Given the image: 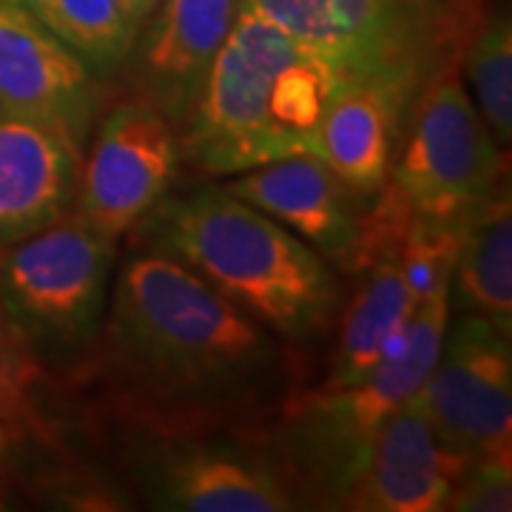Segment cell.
I'll use <instances>...</instances> for the list:
<instances>
[{
    "instance_id": "1",
    "label": "cell",
    "mask_w": 512,
    "mask_h": 512,
    "mask_svg": "<svg viewBox=\"0 0 512 512\" xmlns=\"http://www.w3.org/2000/svg\"><path fill=\"white\" fill-rule=\"evenodd\" d=\"M148 217L163 254L197 271L259 325L293 342L330 325L339 282L328 259L254 205L225 188H200Z\"/></svg>"
},
{
    "instance_id": "2",
    "label": "cell",
    "mask_w": 512,
    "mask_h": 512,
    "mask_svg": "<svg viewBox=\"0 0 512 512\" xmlns=\"http://www.w3.org/2000/svg\"><path fill=\"white\" fill-rule=\"evenodd\" d=\"M456 69L441 66L413 97L387 180L359 222L348 271L387 259L410 228H464L507 180L498 143Z\"/></svg>"
},
{
    "instance_id": "3",
    "label": "cell",
    "mask_w": 512,
    "mask_h": 512,
    "mask_svg": "<svg viewBox=\"0 0 512 512\" xmlns=\"http://www.w3.org/2000/svg\"><path fill=\"white\" fill-rule=\"evenodd\" d=\"M109 333L140 373L183 390L237 382L271 359L265 325L168 254L128 259Z\"/></svg>"
},
{
    "instance_id": "4",
    "label": "cell",
    "mask_w": 512,
    "mask_h": 512,
    "mask_svg": "<svg viewBox=\"0 0 512 512\" xmlns=\"http://www.w3.org/2000/svg\"><path fill=\"white\" fill-rule=\"evenodd\" d=\"M296 37L345 83L393 80L419 92L458 63L476 32L453 0H239Z\"/></svg>"
},
{
    "instance_id": "5",
    "label": "cell",
    "mask_w": 512,
    "mask_h": 512,
    "mask_svg": "<svg viewBox=\"0 0 512 512\" xmlns=\"http://www.w3.org/2000/svg\"><path fill=\"white\" fill-rule=\"evenodd\" d=\"M450 316L453 293L450 285H441L416 305L399 348L370 376L348 387H319L293 399L288 419L296 453L311 464L328 490L345 476L384 421L416 399L436 365Z\"/></svg>"
},
{
    "instance_id": "6",
    "label": "cell",
    "mask_w": 512,
    "mask_h": 512,
    "mask_svg": "<svg viewBox=\"0 0 512 512\" xmlns=\"http://www.w3.org/2000/svg\"><path fill=\"white\" fill-rule=\"evenodd\" d=\"M111 262L114 239L69 211L0 251V305L29 348L83 345L106 308Z\"/></svg>"
},
{
    "instance_id": "7",
    "label": "cell",
    "mask_w": 512,
    "mask_h": 512,
    "mask_svg": "<svg viewBox=\"0 0 512 512\" xmlns=\"http://www.w3.org/2000/svg\"><path fill=\"white\" fill-rule=\"evenodd\" d=\"M299 49L296 37L239 3L234 29L185 114L188 154L208 174L234 177L276 160L271 86L276 69Z\"/></svg>"
},
{
    "instance_id": "8",
    "label": "cell",
    "mask_w": 512,
    "mask_h": 512,
    "mask_svg": "<svg viewBox=\"0 0 512 512\" xmlns=\"http://www.w3.org/2000/svg\"><path fill=\"white\" fill-rule=\"evenodd\" d=\"M413 404L447 447L512 467V350L487 319L464 311L447 322Z\"/></svg>"
},
{
    "instance_id": "9",
    "label": "cell",
    "mask_w": 512,
    "mask_h": 512,
    "mask_svg": "<svg viewBox=\"0 0 512 512\" xmlns=\"http://www.w3.org/2000/svg\"><path fill=\"white\" fill-rule=\"evenodd\" d=\"M180 165V140L154 103H123L100 120L80 163L74 214L117 239L163 202Z\"/></svg>"
},
{
    "instance_id": "10",
    "label": "cell",
    "mask_w": 512,
    "mask_h": 512,
    "mask_svg": "<svg viewBox=\"0 0 512 512\" xmlns=\"http://www.w3.org/2000/svg\"><path fill=\"white\" fill-rule=\"evenodd\" d=\"M97 92L89 66L18 0H0V117L49 128L83 151Z\"/></svg>"
},
{
    "instance_id": "11",
    "label": "cell",
    "mask_w": 512,
    "mask_h": 512,
    "mask_svg": "<svg viewBox=\"0 0 512 512\" xmlns=\"http://www.w3.org/2000/svg\"><path fill=\"white\" fill-rule=\"evenodd\" d=\"M470 464L473 458L447 447L410 402L370 436L330 498L342 510L439 512Z\"/></svg>"
},
{
    "instance_id": "12",
    "label": "cell",
    "mask_w": 512,
    "mask_h": 512,
    "mask_svg": "<svg viewBox=\"0 0 512 512\" xmlns=\"http://www.w3.org/2000/svg\"><path fill=\"white\" fill-rule=\"evenodd\" d=\"M222 188L285 225L328 262L348 268L367 205L319 154H291L256 165L234 174Z\"/></svg>"
},
{
    "instance_id": "13",
    "label": "cell",
    "mask_w": 512,
    "mask_h": 512,
    "mask_svg": "<svg viewBox=\"0 0 512 512\" xmlns=\"http://www.w3.org/2000/svg\"><path fill=\"white\" fill-rule=\"evenodd\" d=\"M151 501L174 512H288L302 507L291 481L265 458L228 444L165 450L151 476Z\"/></svg>"
},
{
    "instance_id": "14",
    "label": "cell",
    "mask_w": 512,
    "mask_h": 512,
    "mask_svg": "<svg viewBox=\"0 0 512 512\" xmlns=\"http://www.w3.org/2000/svg\"><path fill=\"white\" fill-rule=\"evenodd\" d=\"M416 89L393 80H348L330 97L316 154L362 200L387 180Z\"/></svg>"
},
{
    "instance_id": "15",
    "label": "cell",
    "mask_w": 512,
    "mask_h": 512,
    "mask_svg": "<svg viewBox=\"0 0 512 512\" xmlns=\"http://www.w3.org/2000/svg\"><path fill=\"white\" fill-rule=\"evenodd\" d=\"M80 163L55 131L0 117V251L72 211Z\"/></svg>"
},
{
    "instance_id": "16",
    "label": "cell",
    "mask_w": 512,
    "mask_h": 512,
    "mask_svg": "<svg viewBox=\"0 0 512 512\" xmlns=\"http://www.w3.org/2000/svg\"><path fill=\"white\" fill-rule=\"evenodd\" d=\"M239 0H163L146 46L151 103L168 120H185L211 60L228 40Z\"/></svg>"
},
{
    "instance_id": "17",
    "label": "cell",
    "mask_w": 512,
    "mask_h": 512,
    "mask_svg": "<svg viewBox=\"0 0 512 512\" xmlns=\"http://www.w3.org/2000/svg\"><path fill=\"white\" fill-rule=\"evenodd\" d=\"M416 299L404 285L393 259H376L362 268V282L342 316L339 345L322 387H348L370 376L399 348Z\"/></svg>"
},
{
    "instance_id": "18",
    "label": "cell",
    "mask_w": 512,
    "mask_h": 512,
    "mask_svg": "<svg viewBox=\"0 0 512 512\" xmlns=\"http://www.w3.org/2000/svg\"><path fill=\"white\" fill-rule=\"evenodd\" d=\"M450 293L461 308L512 336V202L510 183L495 188L461 231Z\"/></svg>"
},
{
    "instance_id": "19",
    "label": "cell",
    "mask_w": 512,
    "mask_h": 512,
    "mask_svg": "<svg viewBox=\"0 0 512 512\" xmlns=\"http://www.w3.org/2000/svg\"><path fill=\"white\" fill-rule=\"evenodd\" d=\"M35 15L97 72L120 66L137 40L123 0H40Z\"/></svg>"
},
{
    "instance_id": "20",
    "label": "cell",
    "mask_w": 512,
    "mask_h": 512,
    "mask_svg": "<svg viewBox=\"0 0 512 512\" xmlns=\"http://www.w3.org/2000/svg\"><path fill=\"white\" fill-rule=\"evenodd\" d=\"M464 74L473 86L481 120L487 123L498 146L512 140V26L507 18H495L476 29L461 60Z\"/></svg>"
},
{
    "instance_id": "21",
    "label": "cell",
    "mask_w": 512,
    "mask_h": 512,
    "mask_svg": "<svg viewBox=\"0 0 512 512\" xmlns=\"http://www.w3.org/2000/svg\"><path fill=\"white\" fill-rule=\"evenodd\" d=\"M37 365L29 342L0 305V424L12 433L32 419V384Z\"/></svg>"
},
{
    "instance_id": "22",
    "label": "cell",
    "mask_w": 512,
    "mask_h": 512,
    "mask_svg": "<svg viewBox=\"0 0 512 512\" xmlns=\"http://www.w3.org/2000/svg\"><path fill=\"white\" fill-rule=\"evenodd\" d=\"M444 510L507 512L512 510V467L495 461H473L453 484Z\"/></svg>"
},
{
    "instance_id": "23",
    "label": "cell",
    "mask_w": 512,
    "mask_h": 512,
    "mask_svg": "<svg viewBox=\"0 0 512 512\" xmlns=\"http://www.w3.org/2000/svg\"><path fill=\"white\" fill-rule=\"evenodd\" d=\"M163 6V0H123V9L128 12V18L134 20V26L140 29L148 18H154V12Z\"/></svg>"
},
{
    "instance_id": "24",
    "label": "cell",
    "mask_w": 512,
    "mask_h": 512,
    "mask_svg": "<svg viewBox=\"0 0 512 512\" xmlns=\"http://www.w3.org/2000/svg\"><path fill=\"white\" fill-rule=\"evenodd\" d=\"M6 444H9V430H6V427L0 424V453L6 450Z\"/></svg>"
},
{
    "instance_id": "25",
    "label": "cell",
    "mask_w": 512,
    "mask_h": 512,
    "mask_svg": "<svg viewBox=\"0 0 512 512\" xmlns=\"http://www.w3.org/2000/svg\"><path fill=\"white\" fill-rule=\"evenodd\" d=\"M20 6H26V9H32V12H35V6L37 3H40V0H18Z\"/></svg>"
}]
</instances>
